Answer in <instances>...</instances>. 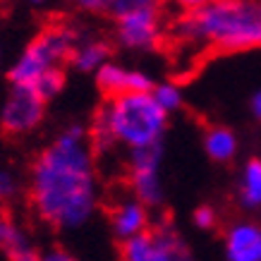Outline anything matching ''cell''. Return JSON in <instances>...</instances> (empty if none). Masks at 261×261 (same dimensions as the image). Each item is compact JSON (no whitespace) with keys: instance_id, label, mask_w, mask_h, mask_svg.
Listing matches in <instances>:
<instances>
[{"instance_id":"obj_11","label":"cell","mask_w":261,"mask_h":261,"mask_svg":"<svg viewBox=\"0 0 261 261\" xmlns=\"http://www.w3.org/2000/svg\"><path fill=\"white\" fill-rule=\"evenodd\" d=\"M151 232V261H190L192 247L173 221L159 218L149 228Z\"/></svg>"},{"instance_id":"obj_22","label":"cell","mask_w":261,"mask_h":261,"mask_svg":"<svg viewBox=\"0 0 261 261\" xmlns=\"http://www.w3.org/2000/svg\"><path fill=\"white\" fill-rule=\"evenodd\" d=\"M170 5H173L177 12H187V10H197L206 3H211V0H168Z\"/></svg>"},{"instance_id":"obj_5","label":"cell","mask_w":261,"mask_h":261,"mask_svg":"<svg viewBox=\"0 0 261 261\" xmlns=\"http://www.w3.org/2000/svg\"><path fill=\"white\" fill-rule=\"evenodd\" d=\"M113 43L135 56H146L168 43V22L161 3L139 5L113 17Z\"/></svg>"},{"instance_id":"obj_23","label":"cell","mask_w":261,"mask_h":261,"mask_svg":"<svg viewBox=\"0 0 261 261\" xmlns=\"http://www.w3.org/2000/svg\"><path fill=\"white\" fill-rule=\"evenodd\" d=\"M249 115H252L256 122H261V89H256V91L249 96Z\"/></svg>"},{"instance_id":"obj_20","label":"cell","mask_w":261,"mask_h":261,"mask_svg":"<svg viewBox=\"0 0 261 261\" xmlns=\"http://www.w3.org/2000/svg\"><path fill=\"white\" fill-rule=\"evenodd\" d=\"M218 211H216V206L211 204H199L194 211H192V223H194V228L201 230V232H208V230H216L218 228Z\"/></svg>"},{"instance_id":"obj_3","label":"cell","mask_w":261,"mask_h":261,"mask_svg":"<svg viewBox=\"0 0 261 261\" xmlns=\"http://www.w3.org/2000/svg\"><path fill=\"white\" fill-rule=\"evenodd\" d=\"M170 129V115L161 108L151 91L108 96L96 111L89 137L98 156L113 151H135L163 144Z\"/></svg>"},{"instance_id":"obj_2","label":"cell","mask_w":261,"mask_h":261,"mask_svg":"<svg viewBox=\"0 0 261 261\" xmlns=\"http://www.w3.org/2000/svg\"><path fill=\"white\" fill-rule=\"evenodd\" d=\"M168 43L197 56L261 50V0H211L168 22Z\"/></svg>"},{"instance_id":"obj_7","label":"cell","mask_w":261,"mask_h":261,"mask_svg":"<svg viewBox=\"0 0 261 261\" xmlns=\"http://www.w3.org/2000/svg\"><path fill=\"white\" fill-rule=\"evenodd\" d=\"M48 101L36 94L32 87L10 84L8 96L0 103V132L8 137H29L46 120Z\"/></svg>"},{"instance_id":"obj_16","label":"cell","mask_w":261,"mask_h":261,"mask_svg":"<svg viewBox=\"0 0 261 261\" xmlns=\"http://www.w3.org/2000/svg\"><path fill=\"white\" fill-rule=\"evenodd\" d=\"M149 3H161V0H67V5L74 12L84 17H106V19H113L127 10L149 5Z\"/></svg>"},{"instance_id":"obj_15","label":"cell","mask_w":261,"mask_h":261,"mask_svg":"<svg viewBox=\"0 0 261 261\" xmlns=\"http://www.w3.org/2000/svg\"><path fill=\"white\" fill-rule=\"evenodd\" d=\"M235 201L247 214L261 211V159L259 156H249L240 166L238 180H235Z\"/></svg>"},{"instance_id":"obj_25","label":"cell","mask_w":261,"mask_h":261,"mask_svg":"<svg viewBox=\"0 0 261 261\" xmlns=\"http://www.w3.org/2000/svg\"><path fill=\"white\" fill-rule=\"evenodd\" d=\"M5 3H8V0H0V8H3V5H5Z\"/></svg>"},{"instance_id":"obj_1","label":"cell","mask_w":261,"mask_h":261,"mask_svg":"<svg viewBox=\"0 0 261 261\" xmlns=\"http://www.w3.org/2000/svg\"><path fill=\"white\" fill-rule=\"evenodd\" d=\"M89 127L65 125L29 166L27 199L36 221L56 232L87 228L101 208V177Z\"/></svg>"},{"instance_id":"obj_24","label":"cell","mask_w":261,"mask_h":261,"mask_svg":"<svg viewBox=\"0 0 261 261\" xmlns=\"http://www.w3.org/2000/svg\"><path fill=\"white\" fill-rule=\"evenodd\" d=\"M19 3H24L27 8H32V10H53V8H58V3L60 0H19Z\"/></svg>"},{"instance_id":"obj_18","label":"cell","mask_w":261,"mask_h":261,"mask_svg":"<svg viewBox=\"0 0 261 261\" xmlns=\"http://www.w3.org/2000/svg\"><path fill=\"white\" fill-rule=\"evenodd\" d=\"M65 84H67V77H65V67H56V70H48L43 77H41L34 89H36V94L41 98H46V101H53L58 96L63 94Z\"/></svg>"},{"instance_id":"obj_14","label":"cell","mask_w":261,"mask_h":261,"mask_svg":"<svg viewBox=\"0 0 261 261\" xmlns=\"http://www.w3.org/2000/svg\"><path fill=\"white\" fill-rule=\"evenodd\" d=\"M201 149L206 159L218 166H228L238 159L240 153V137L238 132L228 125H211L201 135Z\"/></svg>"},{"instance_id":"obj_26","label":"cell","mask_w":261,"mask_h":261,"mask_svg":"<svg viewBox=\"0 0 261 261\" xmlns=\"http://www.w3.org/2000/svg\"><path fill=\"white\" fill-rule=\"evenodd\" d=\"M0 63H3V50H0Z\"/></svg>"},{"instance_id":"obj_9","label":"cell","mask_w":261,"mask_h":261,"mask_svg":"<svg viewBox=\"0 0 261 261\" xmlns=\"http://www.w3.org/2000/svg\"><path fill=\"white\" fill-rule=\"evenodd\" d=\"M151 225H153V208L144 204L139 197H135L132 192L127 197H120L108 211V228L118 242L139 235Z\"/></svg>"},{"instance_id":"obj_6","label":"cell","mask_w":261,"mask_h":261,"mask_svg":"<svg viewBox=\"0 0 261 261\" xmlns=\"http://www.w3.org/2000/svg\"><path fill=\"white\" fill-rule=\"evenodd\" d=\"M129 192L151 208H159L166 201L163 187V144H151L142 149L127 151L125 161Z\"/></svg>"},{"instance_id":"obj_19","label":"cell","mask_w":261,"mask_h":261,"mask_svg":"<svg viewBox=\"0 0 261 261\" xmlns=\"http://www.w3.org/2000/svg\"><path fill=\"white\" fill-rule=\"evenodd\" d=\"M27 185H22V177L12 168H0V204L15 201Z\"/></svg>"},{"instance_id":"obj_21","label":"cell","mask_w":261,"mask_h":261,"mask_svg":"<svg viewBox=\"0 0 261 261\" xmlns=\"http://www.w3.org/2000/svg\"><path fill=\"white\" fill-rule=\"evenodd\" d=\"M39 259H43V261H72L74 256H72L67 249H63V247H50V249H46V252L41 254Z\"/></svg>"},{"instance_id":"obj_12","label":"cell","mask_w":261,"mask_h":261,"mask_svg":"<svg viewBox=\"0 0 261 261\" xmlns=\"http://www.w3.org/2000/svg\"><path fill=\"white\" fill-rule=\"evenodd\" d=\"M0 256L8 261H36L41 256L29 230L10 214H0Z\"/></svg>"},{"instance_id":"obj_17","label":"cell","mask_w":261,"mask_h":261,"mask_svg":"<svg viewBox=\"0 0 261 261\" xmlns=\"http://www.w3.org/2000/svg\"><path fill=\"white\" fill-rule=\"evenodd\" d=\"M151 94H153L156 103H159L170 118H173L175 113H180L182 108H185V91H182V87L177 84V82H173V80L156 82L153 89H151Z\"/></svg>"},{"instance_id":"obj_4","label":"cell","mask_w":261,"mask_h":261,"mask_svg":"<svg viewBox=\"0 0 261 261\" xmlns=\"http://www.w3.org/2000/svg\"><path fill=\"white\" fill-rule=\"evenodd\" d=\"M82 36V29L74 22H50L34 36L22 53L10 63L8 82L15 87H32L46 74L48 70L65 67L70 63V56L77 41Z\"/></svg>"},{"instance_id":"obj_10","label":"cell","mask_w":261,"mask_h":261,"mask_svg":"<svg viewBox=\"0 0 261 261\" xmlns=\"http://www.w3.org/2000/svg\"><path fill=\"white\" fill-rule=\"evenodd\" d=\"M223 256L228 261H261V223L238 218L223 230Z\"/></svg>"},{"instance_id":"obj_8","label":"cell","mask_w":261,"mask_h":261,"mask_svg":"<svg viewBox=\"0 0 261 261\" xmlns=\"http://www.w3.org/2000/svg\"><path fill=\"white\" fill-rule=\"evenodd\" d=\"M94 82L98 91L103 94V98L118 94H129V91H151L153 84H156V80L151 77L149 72L122 65L118 60H113V58L94 72Z\"/></svg>"},{"instance_id":"obj_13","label":"cell","mask_w":261,"mask_h":261,"mask_svg":"<svg viewBox=\"0 0 261 261\" xmlns=\"http://www.w3.org/2000/svg\"><path fill=\"white\" fill-rule=\"evenodd\" d=\"M113 48H115V43H111L108 39L82 32L67 65L74 72H80V74H94L103 63H108L113 58Z\"/></svg>"}]
</instances>
